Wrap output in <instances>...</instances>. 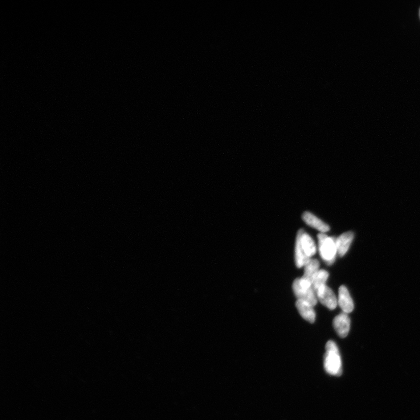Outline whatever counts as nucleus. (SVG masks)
Listing matches in <instances>:
<instances>
[{"label":"nucleus","instance_id":"1a4fd4ad","mask_svg":"<svg viewBox=\"0 0 420 420\" xmlns=\"http://www.w3.org/2000/svg\"><path fill=\"white\" fill-rule=\"evenodd\" d=\"M303 218L307 225L315 228L316 230L319 231L322 233H325L330 230V227L327 224L322 221L321 219L318 218L315 215L310 213V212H305L303 215Z\"/></svg>","mask_w":420,"mask_h":420},{"label":"nucleus","instance_id":"6e6552de","mask_svg":"<svg viewBox=\"0 0 420 420\" xmlns=\"http://www.w3.org/2000/svg\"><path fill=\"white\" fill-rule=\"evenodd\" d=\"M296 307L299 311L301 316L304 319L313 324L315 321L316 313L314 311L313 306L307 302L297 300L296 302Z\"/></svg>","mask_w":420,"mask_h":420},{"label":"nucleus","instance_id":"423d86ee","mask_svg":"<svg viewBox=\"0 0 420 420\" xmlns=\"http://www.w3.org/2000/svg\"><path fill=\"white\" fill-rule=\"evenodd\" d=\"M334 329L341 338L348 336L350 329V319L348 314L342 312L334 317L333 322Z\"/></svg>","mask_w":420,"mask_h":420},{"label":"nucleus","instance_id":"39448f33","mask_svg":"<svg viewBox=\"0 0 420 420\" xmlns=\"http://www.w3.org/2000/svg\"><path fill=\"white\" fill-rule=\"evenodd\" d=\"M297 238L299 239L301 245L305 254L308 258L311 259L316 252V246L315 242L307 232L303 230H300L298 232Z\"/></svg>","mask_w":420,"mask_h":420},{"label":"nucleus","instance_id":"7ed1b4c3","mask_svg":"<svg viewBox=\"0 0 420 420\" xmlns=\"http://www.w3.org/2000/svg\"><path fill=\"white\" fill-rule=\"evenodd\" d=\"M293 292L297 299L302 300L315 306L317 299L315 291L313 290L312 284L301 277L293 281L292 285Z\"/></svg>","mask_w":420,"mask_h":420},{"label":"nucleus","instance_id":"9b49d317","mask_svg":"<svg viewBox=\"0 0 420 420\" xmlns=\"http://www.w3.org/2000/svg\"><path fill=\"white\" fill-rule=\"evenodd\" d=\"M319 266V261L316 259H310L304 266V274L302 277L312 284L317 273L320 270Z\"/></svg>","mask_w":420,"mask_h":420},{"label":"nucleus","instance_id":"f8f14e48","mask_svg":"<svg viewBox=\"0 0 420 420\" xmlns=\"http://www.w3.org/2000/svg\"><path fill=\"white\" fill-rule=\"evenodd\" d=\"M311 259L305 255L303 248H302L300 240L296 238L295 250V261L296 266L298 268L304 267L306 263Z\"/></svg>","mask_w":420,"mask_h":420},{"label":"nucleus","instance_id":"20e7f679","mask_svg":"<svg viewBox=\"0 0 420 420\" xmlns=\"http://www.w3.org/2000/svg\"><path fill=\"white\" fill-rule=\"evenodd\" d=\"M317 300L330 310L337 307L338 300L332 289L325 285L316 292Z\"/></svg>","mask_w":420,"mask_h":420},{"label":"nucleus","instance_id":"0eeeda50","mask_svg":"<svg viewBox=\"0 0 420 420\" xmlns=\"http://www.w3.org/2000/svg\"><path fill=\"white\" fill-rule=\"evenodd\" d=\"M338 304L340 306L342 312L348 314L353 311V301L348 288L344 285H342L338 289Z\"/></svg>","mask_w":420,"mask_h":420},{"label":"nucleus","instance_id":"f03ea898","mask_svg":"<svg viewBox=\"0 0 420 420\" xmlns=\"http://www.w3.org/2000/svg\"><path fill=\"white\" fill-rule=\"evenodd\" d=\"M319 240V251L321 258L328 265L335 262L337 250L336 238L330 237L324 233L317 236Z\"/></svg>","mask_w":420,"mask_h":420},{"label":"nucleus","instance_id":"9d476101","mask_svg":"<svg viewBox=\"0 0 420 420\" xmlns=\"http://www.w3.org/2000/svg\"><path fill=\"white\" fill-rule=\"evenodd\" d=\"M354 238L352 232H347L336 238L337 254L340 257L344 256L348 252Z\"/></svg>","mask_w":420,"mask_h":420},{"label":"nucleus","instance_id":"ddd939ff","mask_svg":"<svg viewBox=\"0 0 420 420\" xmlns=\"http://www.w3.org/2000/svg\"><path fill=\"white\" fill-rule=\"evenodd\" d=\"M328 277L329 273L325 270H320L319 272L317 273L312 283V288L315 293L319 290L320 288L326 285V283L328 279Z\"/></svg>","mask_w":420,"mask_h":420},{"label":"nucleus","instance_id":"f257e3e1","mask_svg":"<svg viewBox=\"0 0 420 420\" xmlns=\"http://www.w3.org/2000/svg\"><path fill=\"white\" fill-rule=\"evenodd\" d=\"M324 368L326 373L339 377L342 374V362L338 347L332 340H330L326 345V353L324 357Z\"/></svg>","mask_w":420,"mask_h":420}]
</instances>
